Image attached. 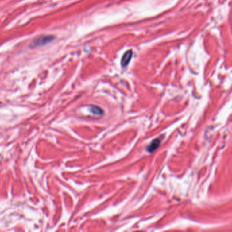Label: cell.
<instances>
[{
  "mask_svg": "<svg viewBox=\"0 0 232 232\" xmlns=\"http://www.w3.org/2000/svg\"><path fill=\"white\" fill-rule=\"evenodd\" d=\"M55 39V37L51 35H45L37 37L33 40V42L31 43V45L33 47H40L46 45L47 44L52 42Z\"/></svg>",
  "mask_w": 232,
  "mask_h": 232,
  "instance_id": "obj_1",
  "label": "cell"
},
{
  "mask_svg": "<svg viewBox=\"0 0 232 232\" xmlns=\"http://www.w3.org/2000/svg\"><path fill=\"white\" fill-rule=\"evenodd\" d=\"M132 55H133V52H132V51H131V50L127 51L125 53L123 56V57H122L121 59V61L122 66L123 67L127 66L128 64L130 63L131 57H132Z\"/></svg>",
  "mask_w": 232,
  "mask_h": 232,
  "instance_id": "obj_2",
  "label": "cell"
},
{
  "mask_svg": "<svg viewBox=\"0 0 232 232\" xmlns=\"http://www.w3.org/2000/svg\"><path fill=\"white\" fill-rule=\"evenodd\" d=\"M160 143H161V140L159 139H155L146 148L147 151L149 153H153V151H155V150L156 149H157V148L159 146Z\"/></svg>",
  "mask_w": 232,
  "mask_h": 232,
  "instance_id": "obj_3",
  "label": "cell"
},
{
  "mask_svg": "<svg viewBox=\"0 0 232 232\" xmlns=\"http://www.w3.org/2000/svg\"><path fill=\"white\" fill-rule=\"evenodd\" d=\"M98 109H99V108H98V107H94V108H92V112H93V113H94V114H99V115H101L102 114V110H98Z\"/></svg>",
  "mask_w": 232,
  "mask_h": 232,
  "instance_id": "obj_4",
  "label": "cell"
}]
</instances>
